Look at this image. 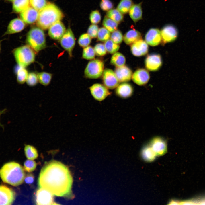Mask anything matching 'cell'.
Returning a JSON list of instances; mask_svg holds the SVG:
<instances>
[{"label": "cell", "instance_id": "cell-1", "mask_svg": "<svg viewBox=\"0 0 205 205\" xmlns=\"http://www.w3.org/2000/svg\"><path fill=\"white\" fill-rule=\"evenodd\" d=\"M40 188L53 195L71 198L73 178L68 168L62 163L52 160L42 169L38 180Z\"/></svg>", "mask_w": 205, "mask_h": 205}, {"label": "cell", "instance_id": "cell-2", "mask_svg": "<svg viewBox=\"0 0 205 205\" xmlns=\"http://www.w3.org/2000/svg\"><path fill=\"white\" fill-rule=\"evenodd\" d=\"M25 176L22 166L14 161L5 163L0 169V177L3 181L13 186L21 184Z\"/></svg>", "mask_w": 205, "mask_h": 205}, {"label": "cell", "instance_id": "cell-3", "mask_svg": "<svg viewBox=\"0 0 205 205\" xmlns=\"http://www.w3.org/2000/svg\"><path fill=\"white\" fill-rule=\"evenodd\" d=\"M63 17L62 12L55 5L49 3L39 12L37 20L38 26L46 30L56 22L60 21Z\"/></svg>", "mask_w": 205, "mask_h": 205}, {"label": "cell", "instance_id": "cell-4", "mask_svg": "<svg viewBox=\"0 0 205 205\" xmlns=\"http://www.w3.org/2000/svg\"><path fill=\"white\" fill-rule=\"evenodd\" d=\"M26 42L28 45L36 52L44 49L46 46L45 36L44 31L39 27L32 28L27 33Z\"/></svg>", "mask_w": 205, "mask_h": 205}, {"label": "cell", "instance_id": "cell-5", "mask_svg": "<svg viewBox=\"0 0 205 205\" xmlns=\"http://www.w3.org/2000/svg\"><path fill=\"white\" fill-rule=\"evenodd\" d=\"M13 53L18 65L25 67L35 60L34 51L29 46L24 45L15 49Z\"/></svg>", "mask_w": 205, "mask_h": 205}, {"label": "cell", "instance_id": "cell-6", "mask_svg": "<svg viewBox=\"0 0 205 205\" xmlns=\"http://www.w3.org/2000/svg\"><path fill=\"white\" fill-rule=\"evenodd\" d=\"M104 63L101 60L96 59L90 61L85 70V76L91 79H97L102 74L104 71Z\"/></svg>", "mask_w": 205, "mask_h": 205}, {"label": "cell", "instance_id": "cell-7", "mask_svg": "<svg viewBox=\"0 0 205 205\" xmlns=\"http://www.w3.org/2000/svg\"><path fill=\"white\" fill-rule=\"evenodd\" d=\"M60 43L62 47L68 52L70 57L72 56V52L75 44L74 34L69 27L60 39Z\"/></svg>", "mask_w": 205, "mask_h": 205}, {"label": "cell", "instance_id": "cell-8", "mask_svg": "<svg viewBox=\"0 0 205 205\" xmlns=\"http://www.w3.org/2000/svg\"><path fill=\"white\" fill-rule=\"evenodd\" d=\"M89 89L93 98L99 101L104 100L111 94L108 88L101 84H95L90 87Z\"/></svg>", "mask_w": 205, "mask_h": 205}, {"label": "cell", "instance_id": "cell-9", "mask_svg": "<svg viewBox=\"0 0 205 205\" xmlns=\"http://www.w3.org/2000/svg\"><path fill=\"white\" fill-rule=\"evenodd\" d=\"M149 144L157 156H162L167 152V141L162 137H155L151 140Z\"/></svg>", "mask_w": 205, "mask_h": 205}, {"label": "cell", "instance_id": "cell-10", "mask_svg": "<svg viewBox=\"0 0 205 205\" xmlns=\"http://www.w3.org/2000/svg\"><path fill=\"white\" fill-rule=\"evenodd\" d=\"M161 33L162 41L163 44L175 41L178 36V31L174 26L168 24L162 28Z\"/></svg>", "mask_w": 205, "mask_h": 205}, {"label": "cell", "instance_id": "cell-11", "mask_svg": "<svg viewBox=\"0 0 205 205\" xmlns=\"http://www.w3.org/2000/svg\"><path fill=\"white\" fill-rule=\"evenodd\" d=\"M103 79L104 85L110 89L116 88L120 83L115 72L109 69H106L104 70Z\"/></svg>", "mask_w": 205, "mask_h": 205}, {"label": "cell", "instance_id": "cell-12", "mask_svg": "<svg viewBox=\"0 0 205 205\" xmlns=\"http://www.w3.org/2000/svg\"><path fill=\"white\" fill-rule=\"evenodd\" d=\"M53 195L49 191L40 188L36 194V204L40 205L54 204Z\"/></svg>", "mask_w": 205, "mask_h": 205}, {"label": "cell", "instance_id": "cell-13", "mask_svg": "<svg viewBox=\"0 0 205 205\" xmlns=\"http://www.w3.org/2000/svg\"><path fill=\"white\" fill-rule=\"evenodd\" d=\"M15 198V193L13 190L3 185H0V205H11Z\"/></svg>", "mask_w": 205, "mask_h": 205}, {"label": "cell", "instance_id": "cell-14", "mask_svg": "<svg viewBox=\"0 0 205 205\" xmlns=\"http://www.w3.org/2000/svg\"><path fill=\"white\" fill-rule=\"evenodd\" d=\"M145 64V67L149 71H157L162 64L161 56L159 54H156L149 55L146 58Z\"/></svg>", "mask_w": 205, "mask_h": 205}, {"label": "cell", "instance_id": "cell-15", "mask_svg": "<svg viewBox=\"0 0 205 205\" xmlns=\"http://www.w3.org/2000/svg\"><path fill=\"white\" fill-rule=\"evenodd\" d=\"M66 29L64 24L60 21H58L49 28L48 34L52 39H60L65 33Z\"/></svg>", "mask_w": 205, "mask_h": 205}, {"label": "cell", "instance_id": "cell-16", "mask_svg": "<svg viewBox=\"0 0 205 205\" xmlns=\"http://www.w3.org/2000/svg\"><path fill=\"white\" fill-rule=\"evenodd\" d=\"M145 40L146 42L151 46L158 45L162 41L161 31L157 28L150 29L146 34Z\"/></svg>", "mask_w": 205, "mask_h": 205}, {"label": "cell", "instance_id": "cell-17", "mask_svg": "<svg viewBox=\"0 0 205 205\" xmlns=\"http://www.w3.org/2000/svg\"><path fill=\"white\" fill-rule=\"evenodd\" d=\"M39 14L38 11L29 6L28 8L20 13V16L25 23L31 24L37 20Z\"/></svg>", "mask_w": 205, "mask_h": 205}, {"label": "cell", "instance_id": "cell-18", "mask_svg": "<svg viewBox=\"0 0 205 205\" xmlns=\"http://www.w3.org/2000/svg\"><path fill=\"white\" fill-rule=\"evenodd\" d=\"M131 50L134 56H140L147 53L148 46L146 42L141 39L132 44Z\"/></svg>", "mask_w": 205, "mask_h": 205}, {"label": "cell", "instance_id": "cell-19", "mask_svg": "<svg viewBox=\"0 0 205 205\" xmlns=\"http://www.w3.org/2000/svg\"><path fill=\"white\" fill-rule=\"evenodd\" d=\"M133 81L139 85H143L148 82L150 79L149 72L144 69H139L136 70L132 75Z\"/></svg>", "mask_w": 205, "mask_h": 205}, {"label": "cell", "instance_id": "cell-20", "mask_svg": "<svg viewBox=\"0 0 205 205\" xmlns=\"http://www.w3.org/2000/svg\"><path fill=\"white\" fill-rule=\"evenodd\" d=\"M24 23L21 19L17 18L13 19L9 22L4 35L12 34L21 31L25 27Z\"/></svg>", "mask_w": 205, "mask_h": 205}, {"label": "cell", "instance_id": "cell-21", "mask_svg": "<svg viewBox=\"0 0 205 205\" xmlns=\"http://www.w3.org/2000/svg\"><path fill=\"white\" fill-rule=\"evenodd\" d=\"M114 72L120 82H126L129 81L132 75L131 70L125 65L116 67Z\"/></svg>", "mask_w": 205, "mask_h": 205}, {"label": "cell", "instance_id": "cell-22", "mask_svg": "<svg viewBox=\"0 0 205 205\" xmlns=\"http://www.w3.org/2000/svg\"><path fill=\"white\" fill-rule=\"evenodd\" d=\"M133 92V89L130 84L123 83L119 85L116 87L115 93L120 97L126 99L131 97Z\"/></svg>", "mask_w": 205, "mask_h": 205}, {"label": "cell", "instance_id": "cell-23", "mask_svg": "<svg viewBox=\"0 0 205 205\" xmlns=\"http://www.w3.org/2000/svg\"><path fill=\"white\" fill-rule=\"evenodd\" d=\"M142 158L145 161L151 162L155 159L157 155L149 144L144 145L141 152Z\"/></svg>", "mask_w": 205, "mask_h": 205}, {"label": "cell", "instance_id": "cell-24", "mask_svg": "<svg viewBox=\"0 0 205 205\" xmlns=\"http://www.w3.org/2000/svg\"><path fill=\"white\" fill-rule=\"evenodd\" d=\"M141 34L139 32L135 29H132L125 33L123 39L126 44L129 45L141 39Z\"/></svg>", "mask_w": 205, "mask_h": 205}, {"label": "cell", "instance_id": "cell-25", "mask_svg": "<svg viewBox=\"0 0 205 205\" xmlns=\"http://www.w3.org/2000/svg\"><path fill=\"white\" fill-rule=\"evenodd\" d=\"M142 3L133 5L129 12L131 18L134 22H136L142 19V11L141 7Z\"/></svg>", "mask_w": 205, "mask_h": 205}, {"label": "cell", "instance_id": "cell-26", "mask_svg": "<svg viewBox=\"0 0 205 205\" xmlns=\"http://www.w3.org/2000/svg\"><path fill=\"white\" fill-rule=\"evenodd\" d=\"M12 8L16 13H21L29 6L30 0H14Z\"/></svg>", "mask_w": 205, "mask_h": 205}, {"label": "cell", "instance_id": "cell-27", "mask_svg": "<svg viewBox=\"0 0 205 205\" xmlns=\"http://www.w3.org/2000/svg\"><path fill=\"white\" fill-rule=\"evenodd\" d=\"M126 59L124 56L119 52H116L112 56L110 60L111 64L116 67L124 65Z\"/></svg>", "mask_w": 205, "mask_h": 205}, {"label": "cell", "instance_id": "cell-28", "mask_svg": "<svg viewBox=\"0 0 205 205\" xmlns=\"http://www.w3.org/2000/svg\"><path fill=\"white\" fill-rule=\"evenodd\" d=\"M106 16L118 23L122 22L124 19L123 14L117 9H114L108 11Z\"/></svg>", "mask_w": 205, "mask_h": 205}, {"label": "cell", "instance_id": "cell-29", "mask_svg": "<svg viewBox=\"0 0 205 205\" xmlns=\"http://www.w3.org/2000/svg\"><path fill=\"white\" fill-rule=\"evenodd\" d=\"M18 66L16 71L17 80L19 84H23L26 82L28 73L25 67Z\"/></svg>", "mask_w": 205, "mask_h": 205}, {"label": "cell", "instance_id": "cell-30", "mask_svg": "<svg viewBox=\"0 0 205 205\" xmlns=\"http://www.w3.org/2000/svg\"><path fill=\"white\" fill-rule=\"evenodd\" d=\"M24 151L25 155L28 159L34 160L38 156V154L36 149L32 145H25Z\"/></svg>", "mask_w": 205, "mask_h": 205}, {"label": "cell", "instance_id": "cell-31", "mask_svg": "<svg viewBox=\"0 0 205 205\" xmlns=\"http://www.w3.org/2000/svg\"><path fill=\"white\" fill-rule=\"evenodd\" d=\"M133 5L132 0H121L117 6V9L123 14H126Z\"/></svg>", "mask_w": 205, "mask_h": 205}, {"label": "cell", "instance_id": "cell-32", "mask_svg": "<svg viewBox=\"0 0 205 205\" xmlns=\"http://www.w3.org/2000/svg\"><path fill=\"white\" fill-rule=\"evenodd\" d=\"M102 24L105 28L111 32L117 30L118 26V23L106 16L104 18Z\"/></svg>", "mask_w": 205, "mask_h": 205}, {"label": "cell", "instance_id": "cell-33", "mask_svg": "<svg viewBox=\"0 0 205 205\" xmlns=\"http://www.w3.org/2000/svg\"><path fill=\"white\" fill-rule=\"evenodd\" d=\"M38 81L41 84L47 86L48 85L51 81L52 75L48 73L42 72L37 74Z\"/></svg>", "mask_w": 205, "mask_h": 205}, {"label": "cell", "instance_id": "cell-34", "mask_svg": "<svg viewBox=\"0 0 205 205\" xmlns=\"http://www.w3.org/2000/svg\"><path fill=\"white\" fill-rule=\"evenodd\" d=\"M110 32L105 28L101 27L99 29L97 35L98 40L104 42L106 41L110 37Z\"/></svg>", "mask_w": 205, "mask_h": 205}, {"label": "cell", "instance_id": "cell-35", "mask_svg": "<svg viewBox=\"0 0 205 205\" xmlns=\"http://www.w3.org/2000/svg\"><path fill=\"white\" fill-rule=\"evenodd\" d=\"M104 45L106 51L110 54L116 52L120 48L118 44L114 43L111 39H108L104 43Z\"/></svg>", "mask_w": 205, "mask_h": 205}, {"label": "cell", "instance_id": "cell-36", "mask_svg": "<svg viewBox=\"0 0 205 205\" xmlns=\"http://www.w3.org/2000/svg\"><path fill=\"white\" fill-rule=\"evenodd\" d=\"M95 54L94 49L91 46H87L83 49L82 57L87 60L93 59L95 58Z\"/></svg>", "mask_w": 205, "mask_h": 205}, {"label": "cell", "instance_id": "cell-37", "mask_svg": "<svg viewBox=\"0 0 205 205\" xmlns=\"http://www.w3.org/2000/svg\"><path fill=\"white\" fill-rule=\"evenodd\" d=\"M91 42V37L87 33L81 34L79 37L78 40L79 44L83 47L87 46L90 44Z\"/></svg>", "mask_w": 205, "mask_h": 205}, {"label": "cell", "instance_id": "cell-38", "mask_svg": "<svg viewBox=\"0 0 205 205\" xmlns=\"http://www.w3.org/2000/svg\"><path fill=\"white\" fill-rule=\"evenodd\" d=\"M32 7L38 11H40L47 5L46 0H30Z\"/></svg>", "mask_w": 205, "mask_h": 205}, {"label": "cell", "instance_id": "cell-39", "mask_svg": "<svg viewBox=\"0 0 205 205\" xmlns=\"http://www.w3.org/2000/svg\"><path fill=\"white\" fill-rule=\"evenodd\" d=\"M111 40L117 44L121 43L123 39L121 32L118 30H116L112 32L110 35Z\"/></svg>", "mask_w": 205, "mask_h": 205}, {"label": "cell", "instance_id": "cell-40", "mask_svg": "<svg viewBox=\"0 0 205 205\" xmlns=\"http://www.w3.org/2000/svg\"><path fill=\"white\" fill-rule=\"evenodd\" d=\"M89 20L93 24H97L101 20V16L99 11L97 10L92 11L89 15Z\"/></svg>", "mask_w": 205, "mask_h": 205}, {"label": "cell", "instance_id": "cell-41", "mask_svg": "<svg viewBox=\"0 0 205 205\" xmlns=\"http://www.w3.org/2000/svg\"><path fill=\"white\" fill-rule=\"evenodd\" d=\"M24 169L27 172L30 173L34 171L36 169L37 164L33 160L28 159L24 162Z\"/></svg>", "mask_w": 205, "mask_h": 205}, {"label": "cell", "instance_id": "cell-42", "mask_svg": "<svg viewBox=\"0 0 205 205\" xmlns=\"http://www.w3.org/2000/svg\"><path fill=\"white\" fill-rule=\"evenodd\" d=\"M38 81L37 75L34 73L31 72L28 73L26 82L29 86H33L37 84Z\"/></svg>", "mask_w": 205, "mask_h": 205}, {"label": "cell", "instance_id": "cell-43", "mask_svg": "<svg viewBox=\"0 0 205 205\" xmlns=\"http://www.w3.org/2000/svg\"><path fill=\"white\" fill-rule=\"evenodd\" d=\"M100 6L102 10L108 11L113 8L114 5L110 0H101L100 3Z\"/></svg>", "mask_w": 205, "mask_h": 205}, {"label": "cell", "instance_id": "cell-44", "mask_svg": "<svg viewBox=\"0 0 205 205\" xmlns=\"http://www.w3.org/2000/svg\"><path fill=\"white\" fill-rule=\"evenodd\" d=\"M94 50L95 54L98 56H104L106 53L104 45L101 43L97 44L94 47Z\"/></svg>", "mask_w": 205, "mask_h": 205}, {"label": "cell", "instance_id": "cell-45", "mask_svg": "<svg viewBox=\"0 0 205 205\" xmlns=\"http://www.w3.org/2000/svg\"><path fill=\"white\" fill-rule=\"evenodd\" d=\"M99 29L98 26L97 25L91 24L89 26L87 29V34L91 38H95L97 36Z\"/></svg>", "mask_w": 205, "mask_h": 205}, {"label": "cell", "instance_id": "cell-46", "mask_svg": "<svg viewBox=\"0 0 205 205\" xmlns=\"http://www.w3.org/2000/svg\"><path fill=\"white\" fill-rule=\"evenodd\" d=\"M34 178V176L32 174L28 173L26 175L24 180L26 183L31 184L33 182Z\"/></svg>", "mask_w": 205, "mask_h": 205}, {"label": "cell", "instance_id": "cell-47", "mask_svg": "<svg viewBox=\"0 0 205 205\" xmlns=\"http://www.w3.org/2000/svg\"><path fill=\"white\" fill-rule=\"evenodd\" d=\"M5 111H6L5 109H4L3 110H2L0 111V116H1V115L2 114L4 113V112H5ZM2 126H2V125L1 124V122H0V126L2 127Z\"/></svg>", "mask_w": 205, "mask_h": 205}, {"label": "cell", "instance_id": "cell-48", "mask_svg": "<svg viewBox=\"0 0 205 205\" xmlns=\"http://www.w3.org/2000/svg\"><path fill=\"white\" fill-rule=\"evenodd\" d=\"M1 41H0V52L1 51Z\"/></svg>", "mask_w": 205, "mask_h": 205}, {"label": "cell", "instance_id": "cell-49", "mask_svg": "<svg viewBox=\"0 0 205 205\" xmlns=\"http://www.w3.org/2000/svg\"><path fill=\"white\" fill-rule=\"evenodd\" d=\"M9 1H13L14 0H6Z\"/></svg>", "mask_w": 205, "mask_h": 205}]
</instances>
